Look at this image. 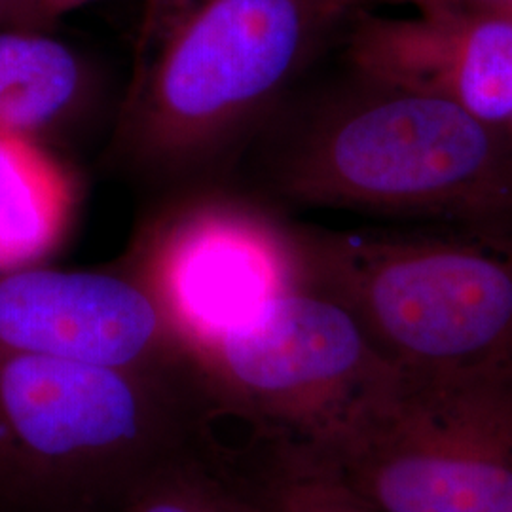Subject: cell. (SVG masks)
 <instances>
[{"label": "cell", "instance_id": "1", "mask_svg": "<svg viewBox=\"0 0 512 512\" xmlns=\"http://www.w3.org/2000/svg\"><path fill=\"white\" fill-rule=\"evenodd\" d=\"M219 414L196 374L0 351V512H120Z\"/></svg>", "mask_w": 512, "mask_h": 512}, {"label": "cell", "instance_id": "2", "mask_svg": "<svg viewBox=\"0 0 512 512\" xmlns=\"http://www.w3.org/2000/svg\"><path fill=\"white\" fill-rule=\"evenodd\" d=\"M289 202L380 224L512 230V141L429 93L353 76L294 129L274 162Z\"/></svg>", "mask_w": 512, "mask_h": 512}, {"label": "cell", "instance_id": "3", "mask_svg": "<svg viewBox=\"0 0 512 512\" xmlns=\"http://www.w3.org/2000/svg\"><path fill=\"white\" fill-rule=\"evenodd\" d=\"M298 283L357 319L401 370L512 366V230L287 224Z\"/></svg>", "mask_w": 512, "mask_h": 512}, {"label": "cell", "instance_id": "4", "mask_svg": "<svg viewBox=\"0 0 512 512\" xmlns=\"http://www.w3.org/2000/svg\"><path fill=\"white\" fill-rule=\"evenodd\" d=\"M194 359L222 414L274 446V469L294 471L321 467L401 370L342 304L306 287L275 296Z\"/></svg>", "mask_w": 512, "mask_h": 512}, {"label": "cell", "instance_id": "5", "mask_svg": "<svg viewBox=\"0 0 512 512\" xmlns=\"http://www.w3.org/2000/svg\"><path fill=\"white\" fill-rule=\"evenodd\" d=\"M348 21L338 0H203L131 82L126 131L139 160L198 164L232 143Z\"/></svg>", "mask_w": 512, "mask_h": 512}, {"label": "cell", "instance_id": "6", "mask_svg": "<svg viewBox=\"0 0 512 512\" xmlns=\"http://www.w3.org/2000/svg\"><path fill=\"white\" fill-rule=\"evenodd\" d=\"M380 512H512V366L399 370L321 467Z\"/></svg>", "mask_w": 512, "mask_h": 512}, {"label": "cell", "instance_id": "7", "mask_svg": "<svg viewBox=\"0 0 512 512\" xmlns=\"http://www.w3.org/2000/svg\"><path fill=\"white\" fill-rule=\"evenodd\" d=\"M131 272L162 302L192 355L300 287L287 224L230 200L190 203L158 222Z\"/></svg>", "mask_w": 512, "mask_h": 512}, {"label": "cell", "instance_id": "8", "mask_svg": "<svg viewBox=\"0 0 512 512\" xmlns=\"http://www.w3.org/2000/svg\"><path fill=\"white\" fill-rule=\"evenodd\" d=\"M0 351L202 376L162 302L133 272L0 270Z\"/></svg>", "mask_w": 512, "mask_h": 512}, {"label": "cell", "instance_id": "9", "mask_svg": "<svg viewBox=\"0 0 512 512\" xmlns=\"http://www.w3.org/2000/svg\"><path fill=\"white\" fill-rule=\"evenodd\" d=\"M348 19L353 76L435 95L497 128L511 124L512 12L361 10Z\"/></svg>", "mask_w": 512, "mask_h": 512}, {"label": "cell", "instance_id": "10", "mask_svg": "<svg viewBox=\"0 0 512 512\" xmlns=\"http://www.w3.org/2000/svg\"><path fill=\"white\" fill-rule=\"evenodd\" d=\"M73 181L40 141L0 131V270L42 264L69 232Z\"/></svg>", "mask_w": 512, "mask_h": 512}, {"label": "cell", "instance_id": "11", "mask_svg": "<svg viewBox=\"0 0 512 512\" xmlns=\"http://www.w3.org/2000/svg\"><path fill=\"white\" fill-rule=\"evenodd\" d=\"M80 55L42 29H0V131L40 141L84 99Z\"/></svg>", "mask_w": 512, "mask_h": 512}, {"label": "cell", "instance_id": "12", "mask_svg": "<svg viewBox=\"0 0 512 512\" xmlns=\"http://www.w3.org/2000/svg\"><path fill=\"white\" fill-rule=\"evenodd\" d=\"M120 512H275L264 482L239 475L219 444L186 452L152 471Z\"/></svg>", "mask_w": 512, "mask_h": 512}, {"label": "cell", "instance_id": "13", "mask_svg": "<svg viewBox=\"0 0 512 512\" xmlns=\"http://www.w3.org/2000/svg\"><path fill=\"white\" fill-rule=\"evenodd\" d=\"M262 482L275 512H380L330 476L272 469Z\"/></svg>", "mask_w": 512, "mask_h": 512}, {"label": "cell", "instance_id": "14", "mask_svg": "<svg viewBox=\"0 0 512 512\" xmlns=\"http://www.w3.org/2000/svg\"><path fill=\"white\" fill-rule=\"evenodd\" d=\"M202 2L203 0H145L133 80L139 78L147 69L150 59L160 50L165 38Z\"/></svg>", "mask_w": 512, "mask_h": 512}, {"label": "cell", "instance_id": "15", "mask_svg": "<svg viewBox=\"0 0 512 512\" xmlns=\"http://www.w3.org/2000/svg\"><path fill=\"white\" fill-rule=\"evenodd\" d=\"M344 12L353 16L361 10H372L384 4H403L410 10H433V8H454V10H494L512 12V0H340Z\"/></svg>", "mask_w": 512, "mask_h": 512}, {"label": "cell", "instance_id": "16", "mask_svg": "<svg viewBox=\"0 0 512 512\" xmlns=\"http://www.w3.org/2000/svg\"><path fill=\"white\" fill-rule=\"evenodd\" d=\"M42 29L37 0H0V29Z\"/></svg>", "mask_w": 512, "mask_h": 512}, {"label": "cell", "instance_id": "17", "mask_svg": "<svg viewBox=\"0 0 512 512\" xmlns=\"http://www.w3.org/2000/svg\"><path fill=\"white\" fill-rule=\"evenodd\" d=\"M93 0H37L38 16L42 21V27L54 23L55 19L63 18L65 14L74 12Z\"/></svg>", "mask_w": 512, "mask_h": 512}, {"label": "cell", "instance_id": "18", "mask_svg": "<svg viewBox=\"0 0 512 512\" xmlns=\"http://www.w3.org/2000/svg\"><path fill=\"white\" fill-rule=\"evenodd\" d=\"M507 131H509V135H511V141H512V120H511V124H509V126H507Z\"/></svg>", "mask_w": 512, "mask_h": 512}]
</instances>
